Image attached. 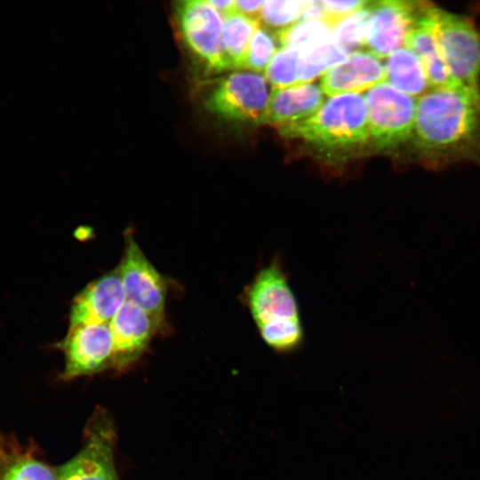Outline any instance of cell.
Returning a JSON list of instances; mask_svg holds the SVG:
<instances>
[{
    "mask_svg": "<svg viewBox=\"0 0 480 480\" xmlns=\"http://www.w3.org/2000/svg\"><path fill=\"white\" fill-rule=\"evenodd\" d=\"M324 11L320 1H302L301 20H324Z\"/></svg>",
    "mask_w": 480,
    "mask_h": 480,
    "instance_id": "cell-27",
    "label": "cell"
},
{
    "mask_svg": "<svg viewBox=\"0 0 480 480\" xmlns=\"http://www.w3.org/2000/svg\"><path fill=\"white\" fill-rule=\"evenodd\" d=\"M432 7V4H425L420 16L405 39L404 46L420 60L431 88L458 86L437 38Z\"/></svg>",
    "mask_w": 480,
    "mask_h": 480,
    "instance_id": "cell-15",
    "label": "cell"
},
{
    "mask_svg": "<svg viewBox=\"0 0 480 480\" xmlns=\"http://www.w3.org/2000/svg\"><path fill=\"white\" fill-rule=\"evenodd\" d=\"M426 3L385 0L372 3L364 45L378 59L404 47Z\"/></svg>",
    "mask_w": 480,
    "mask_h": 480,
    "instance_id": "cell-11",
    "label": "cell"
},
{
    "mask_svg": "<svg viewBox=\"0 0 480 480\" xmlns=\"http://www.w3.org/2000/svg\"><path fill=\"white\" fill-rule=\"evenodd\" d=\"M368 110L370 139L380 149H393L412 140L417 99L385 82L364 97Z\"/></svg>",
    "mask_w": 480,
    "mask_h": 480,
    "instance_id": "cell-5",
    "label": "cell"
},
{
    "mask_svg": "<svg viewBox=\"0 0 480 480\" xmlns=\"http://www.w3.org/2000/svg\"><path fill=\"white\" fill-rule=\"evenodd\" d=\"M302 1H264L260 20L272 28L284 29L300 20Z\"/></svg>",
    "mask_w": 480,
    "mask_h": 480,
    "instance_id": "cell-24",
    "label": "cell"
},
{
    "mask_svg": "<svg viewBox=\"0 0 480 480\" xmlns=\"http://www.w3.org/2000/svg\"><path fill=\"white\" fill-rule=\"evenodd\" d=\"M320 2L324 11V21L331 28V29L342 19L366 7L371 3L364 0H322Z\"/></svg>",
    "mask_w": 480,
    "mask_h": 480,
    "instance_id": "cell-26",
    "label": "cell"
},
{
    "mask_svg": "<svg viewBox=\"0 0 480 480\" xmlns=\"http://www.w3.org/2000/svg\"><path fill=\"white\" fill-rule=\"evenodd\" d=\"M113 340V368L134 363L153 336L162 331L156 321L139 306L126 300L108 324Z\"/></svg>",
    "mask_w": 480,
    "mask_h": 480,
    "instance_id": "cell-13",
    "label": "cell"
},
{
    "mask_svg": "<svg viewBox=\"0 0 480 480\" xmlns=\"http://www.w3.org/2000/svg\"><path fill=\"white\" fill-rule=\"evenodd\" d=\"M371 5L356 11L339 21L331 32V38L346 49L356 50L364 45L367 28L371 16Z\"/></svg>",
    "mask_w": 480,
    "mask_h": 480,
    "instance_id": "cell-22",
    "label": "cell"
},
{
    "mask_svg": "<svg viewBox=\"0 0 480 480\" xmlns=\"http://www.w3.org/2000/svg\"><path fill=\"white\" fill-rule=\"evenodd\" d=\"M324 92L312 84L273 89L263 124L282 128L313 116L324 104Z\"/></svg>",
    "mask_w": 480,
    "mask_h": 480,
    "instance_id": "cell-16",
    "label": "cell"
},
{
    "mask_svg": "<svg viewBox=\"0 0 480 480\" xmlns=\"http://www.w3.org/2000/svg\"><path fill=\"white\" fill-rule=\"evenodd\" d=\"M350 53L332 38L300 52L298 86L307 84L318 76L347 60Z\"/></svg>",
    "mask_w": 480,
    "mask_h": 480,
    "instance_id": "cell-20",
    "label": "cell"
},
{
    "mask_svg": "<svg viewBox=\"0 0 480 480\" xmlns=\"http://www.w3.org/2000/svg\"><path fill=\"white\" fill-rule=\"evenodd\" d=\"M436 31L455 82L480 92V30L466 16L433 5Z\"/></svg>",
    "mask_w": 480,
    "mask_h": 480,
    "instance_id": "cell-4",
    "label": "cell"
},
{
    "mask_svg": "<svg viewBox=\"0 0 480 480\" xmlns=\"http://www.w3.org/2000/svg\"><path fill=\"white\" fill-rule=\"evenodd\" d=\"M331 28L324 20H300L276 32L284 48L303 52L331 39Z\"/></svg>",
    "mask_w": 480,
    "mask_h": 480,
    "instance_id": "cell-21",
    "label": "cell"
},
{
    "mask_svg": "<svg viewBox=\"0 0 480 480\" xmlns=\"http://www.w3.org/2000/svg\"><path fill=\"white\" fill-rule=\"evenodd\" d=\"M275 52L273 37L265 29L259 28L251 39L244 68L265 71Z\"/></svg>",
    "mask_w": 480,
    "mask_h": 480,
    "instance_id": "cell-25",
    "label": "cell"
},
{
    "mask_svg": "<svg viewBox=\"0 0 480 480\" xmlns=\"http://www.w3.org/2000/svg\"><path fill=\"white\" fill-rule=\"evenodd\" d=\"M423 161L480 159V92L458 85L417 99L412 139Z\"/></svg>",
    "mask_w": 480,
    "mask_h": 480,
    "instance_id": "cell-1",
    "label": "cell"
},
{
    "mask_svg": "<svg viewBox=\"0 0 480 480\" xmlns=\"http://www.w3.org/2000/svg\"><path fill=\"white\" fill-rule=\"evenodd\" d=\"M208 2L222 17L236 11V1L233 0H208Z\"/></svg>",
    "mask_w": 480,
    "mask_h": 480,
    "instance_id": "cell-29",
    "label": "cell"
},
{
    "mask_svg": "<svg viewBox=\"0 0 480 480\" xmlns=\"http://www.w3.org/2000/svg\"><path fill=\"white\" fill-rule=\"evenodd\" d=\"M0 480H58L56 470L39 459L32 444L0 434Z\"/></svg>",
    "mask_w": 480,
    "mask_h": 480,
    "instance_id": "cell-17",
    "label": "cell"
},
{
    "mask_svg": "<svg viewBox=\"0 0 480 480\" xmlns=\"http://www.w3.org/2000/svg\"><path fill=\"white\" fill-rule=\"evenodd\" d=\"M178 18L186 44L198 58L217 71L229 68L222 47V15L208 0L181 2Z\"/></svg>",
    "mask_w": 480,
    "mask_h": 480,
    "instance_id": "cell-10",
    "label": "cell"
},
{
    "mask_svg": "<svg viewBox=\"0 0 480 480\" xmlns=\"http://www.w3.org/2000/svg\"><path fill=\"white\" fill-rule=\"evenodd\" d=\"M386 79L385 66L380 59L368 52L357 51L325 72L322 76L320 88L329 97L358 94L385 83Z\"/></svg>",
    "mask_w": 480,
    "mask_h": 480,
    "instance_id": "cell-14",
    "label": "cell"
},
{
    "mask_svg": "<svg viewBox=\"0 0 480 480\" xmlns=\"http://www.w3.org/2000/svg\"><path fill=\"white\" fill-rule=\"evenodd\" d=\"M240 300L268 348L290 355L302 348L305 331L300 307L281 256L257 269Z\"/></svg>",
    "mask_w": 480,
    "mask_h": 480,
    "instance_id": "cell-2",
    "label": "cell"
},
{
    "mask_svg": "<svg viewBox=\"0 0 480 480\" xmlns=\"http://www.w3.org/2000/svg\"><path fill=\"white\" fill-rule=\"evenodd\" d=\"M282 135L316 145L345 148L370 139L365 99L357 93L332 97L310 117L279 128Z\"/></svg>",
    "mask_w": 480,
    "mask_h": 480,
    "instance_id": "cell-3",
    "label": "cell"
},
{
    "mask_svg": "<svg viewBox=\"0 0 480 480\" xmlns=\"http://www.w3.org/2000/svg\"><path fill=\"white\" fill-rule=\"evenodd\" d=\"M260 20L235 11L223 17L222 47L229 68H244L251 39Z\"/></svg>",
    "mask_w": 480,
    "mask_h": 480,
    "instance_id": "cell-19",
    "label": "cell"
},
{
    "mask_svg": "<svg viewBox=\"0 0 480 480\" xmlns=\"http://www.w3.org/2000/svg\"><path fill=\"white\" fill-rule=\"evenodd\" d=\"M126 300L139 306L165 329L167 280L147 258L133 234H124V250L116 266Z\"/></svg>",
    "mask_w": 480,
    "mask_h": 480,
    "instance_id": "cell-6",
    "label": "cell"
},
{
    "mask_svg": "<svg viewBox=\"0 0 480 480\" xmlns=\"http://www.w3.org/2000/svg\"><path fill=\"white\" fill-rule=\"evenodd\" d=\"M116 433L108 415L94 413L82 449L56 470L58 480H118L115 467Z\"/></svg>",
    "mask_w": 480,
    "mask_h": 480,
    "instance_id": "cell-7",
    "label": "cell"
},
{
    "mask_svg": "<svg viewBox=\"0 0 480 480\" xmlns=\"http://www.w3.org/2000/svg\"><path fill=\"white\" fill-rule=\"evenodd\" d=\"M264 1H236V11L251 19L260 21Z\"/></svg>",
    "mask_w": 480,
    "mask_h": 480,
    "instance_id": "cell-28",
    "label": "cell"
},
{
    "mask_svg": "<svg viewBox=\"0 0 480 480\" xmlns=\"http://www.w3.org/2000/svg\"><path fill=\"white\" fill-rule=\"evenodd\" d=\"M269 95L265 79L252 72L225 77L206 100V108L229 120L263 124Z\"/></svg>",
    "mask_w": 480,
    "mask_h": 480,
    "instance_id": "cell-8",
    "label": "cell"
},
{
    "mask_svg": "<svg viewBox=\"0 0 480 480\" xmlns=\"http://www.w3.org/2000/svg\"><path fill=\"white\" fill-rule=\"evenodd\" d=\"M64 354L61 379L68 380L112 367L113 340L108 324L78 325L68 328L55 344Z\"/></svg>",
    "mask_w": 480,
    "mask_h": 480,
    "instance_id": "cell-9",
    "label": "cell"
},
{
    "mask_svg": "<svg viewBox=\"0 0 480 480\" xmlns=\"http://www.w3.org/2000/svg\"><path fill=\"white\" fill-rule=\"evenodd\" d=\"M300 52L283 48L275 53L265 70V76L274 89L298 86Z\"/></svg>",
    "mask_w": 480,
    "mask_h": 480,
    "instance_id": "cell-23",
    "label": "cell"
},
{
    "mask_svg": "<svg viewBox=\"0 0 480 480\" xmlns=\"http://www.w3.org/2000/svg\"><path fill=\"white\" fill-rule=\"evenodd\" d=\"M385 69L386 82L412 98H420L431 89L420 60L405 46L388 57Z\"/></svg>",
    "mask_w": 480,
    "mask_h": 480,
    "instance_id": "cell-18",
    "label": "cell"
},
{
    "mask_svg": "<svg viewBox=\"0 0 480 480\" xmlns=\"http://www.w3.org/2000/svg\"><path fill=\"white\" fill-rule=\"evenodd\" d=\"M126 301L116 268L87 284L72 300L68 328L108 324Z\"/></svg>",
    "mask_w": 480,
    "mask_h": 480,
    "instance_id": "cell-12",
    "label": "cell"
}]
</instances>
